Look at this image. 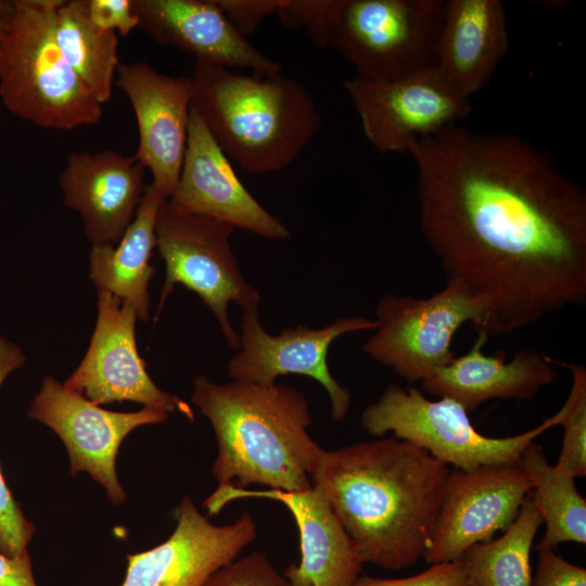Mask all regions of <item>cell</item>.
<instances>
[{"mask_svg":"<svg viewBox=\"0 0 586 586\" xmlns=\"http://www.w3.org/2000/svg\"><path fill=\"white\" fill-rule=\"evenodd\" d=\"M420 227L446 286L509 334L586 303V192L553 158L508 132L453 125L407 146Z\"/></svg>","mask_w":586,"mask_h":586,"instance_id":"obj_1","label":"cell"},{"mask_svg":"<svg viewBox=\"0 0 586 586\" xmlns=\"http://www.w3.org/2000/svg\"><path fill=\"white\" fill-rule=\"evenodd\" d=\"M450 471L426 450L391 436L322 448L310 477L362 564L398 571L424 557Z\"/></svg>","mask_w":586,"mask_h":586,"instance_id":"obj_2","label":"cell"},{"mask_svg":"<svg viewBox=\"0 0 586 586\" xmlns=\"http://www.w3.org/2000/svg\"><path fill=\"white\" fill-rule=\"evenodd\" d=\"M191 402L217 440L212 472L218 485L289 492L313 486L310 474L322 448L307 431L311 415L303 392L244 380L218 384L199 374Z\"/></svg>","mask_w":586,"mask_h":586,"instance_id":"obj_3","label":"cell"},{"mask_svg":"<svg viewBox=\"0 0 586 586\" xmlns=\"http://www.w3.org/2000/svg\"><path fill=\"white\" fill-rule=\"evenodd\" d=\"M192 107L229 160L251 174L292 164L321 127L308 89L280 73L250 75L195 60Z\"/></svg>","mask_w":586,"mask_h":586,"instance_id":"obj_4","label":"cell"},{"mask_svg":"<svg viewBox=\"0 0 586 586\" xmlns=\"http://www.w3.org/2000/svg\"><path fill=\"white\" fill-rule=\"evenodd\" d=\"M0 31V98L36 126L72 130L97 124L102 104L63 58L54 37L59 0H13Z\"/></svg>","mask_w":586,"mask_h":586,"instance_id":"obj_5","label":"cell"},{"mask_svg":"<svg viewBox=\"0 0 586 586\" xmlns=\"http://www.w3.org/2000/svg\"><path fill=\"white\" fill-rule=\"evenodd\" d=\"M562 407L536 428L507 436L489 437L474 429L468 411L456 400L428 399L416 387L388 384L360 415L371 436L388 432L407 441L449 467L472 471L481 466L518 462L523 449L548 429L559 425Z\"/></svg>","mask_w":586,"mask_h":586,"instance_id":"obj_6","label":"cell"},{"mask_svg":"<svg viewBox=\"0 0 586 586\" xmlns=\"http://www.w3.org/2000/svg\"><path fill=\"white\" fill-rule=\"evenodd\" d=\"M235 228L209 217L187 214L162 203L155 221L156 247L165 263V280L155 319L177 284L194 292L216 318L227 346L234 353L239 333L228 306L258 307L260 295L243 277L230 244Z\"/></svg>","mask_w":586,"mask_h":586,"instance_id":"obj_7","label":"cell"},{"mask_svg":"<svg viewBox=\"0 0 586 586\" xmlns=\"http://www.w3.org/2000/svg\"><path fill=\"white\" fill-rule=\"evenodd\" d=\"M445 0H345L329 47L358 77L394 80L435 67Z\"/></svg>","mask_w":586,"mask_h":586,"instance_id":"obj_8","label":"cell"},{"mask_svg":"<svg viewBox=\"0 0 586 586\" xmlns=\"http://www.w3.org/2000/svg\"><path fill=\"white\" fill-rule=\"evenodd\" d=\"M377 328L362 351L410 384L421 382L456 356L455 333L466 322L475 329L479 309L462 294L446 286L426 298L385 294L374 308Z\"/></svg>","mask_w":586,"mask_h":586,"instance_id":"obj_9","label":"cell"},{"mask_svg":"<svg viewBox=\"0 0 586 586\" xmlns=\"http://www.w3.org/2000/svg\"><path fill=\"white\" fill-rule=\"evenodd\" d=\"M364 136L381 153H406L413 139L458 125L472 112L471 99L435 67L394 80L358 76L342 81Z\"/></svg>","mask_w":586,"mask_h":586,"instance_id":"obj_10","label":"cell"},{"mask_svg":"<svg viewBox=\"0 0 586 586\" xmlns=\"http://www.w3.org/2000/svg\"><path fill=\"white\" fill-rule=\"evenodd\" d=\"M28 417L62 440L72 476L88 472L104 487L109 501L120 505L127 498L115 466L120 444L139 426L166 422L168 413L149 407L133 412L106 410L48 375L30 403Z\"/></svg>","mask_w":586,"mask_h":586,"instance_id":"obj_11","label":"cell"},{"mask_svg":"<svg viewBox=\"0 0 586 586\" xmlns=\"http://www.w3.org/2000/svg\"><path fill=\"white\" fill-rule=\"evenodd\" d=\"M375 328L374 319L354 316L339 318L322 328L297 324L283 329L279 334H271L260 322L258 307L243 309L240 346L227 362L228 375L231 380L262 385H273L280 375L309 377L326 390L331 404V418L337 422L346 417L352 396L330 371L329 348L346 333Z\"/></svg>","mask_w":586,"mask_h":586,"instance_id":"obj_12","label":"cell"},{"mask_svg":"<svg viewBox=\"0 0 586 586\" xmlns=\"http://www.w3.org/2000/svg\"><path fill=\"white\" fill-rule=\"evenodd\" d=\"M97 296L98 315L88 349L64 387L97 405L130 400L167 413L179 411L192 421L188 403L161 390L149 375L137 347L138 317L131 304L105 291H98Z\"/></svg>","mask_w":586,"mask_h":586,"instance_id":"obj_13","label":"cell"},{"mask_svg":"<svg viewBox=\"0 0 586 586\" xmlns=\"http://www.w3.org/2000/svg\"><path fill=\"white\" fill-rule=\"evenodd\" d=\"M531 491L532 484L518 462L451 470L423 559L430 565L455 561L473 545L505 532Z\"/></svg>","mask_w":586,"mask_h":586,"instance_id":"obj_14","label":"cell"},{"mask_svg":"<svg viewBox=\"0 0 586 586\" xmlns=\"http://www.w3.org/2000/svg\"><path fill=\"white\" fill-rule=\"evenodd\" d=\"M177 525L162 544L127 556L120 586H205L211 576L238 558L257 536L256 523L244 512L233 523L216 525L189 496L177 511Z\"/></svg>","mask_w":586,"mask_h":586,"instance_id":"obj_15","label":"cell"},{"mask_svg":"<svg viewBox=\"0 0 586 586\" xmlns=\"http://www.w3.org/2000/svg\"><path fill=\"white\" fill-rule=\"evenodd\" d=\"M253 497L281 502L295 520L301 559L298 564L289 565L283 573L292 586H349L358 577L362 562L326 493L318 485L294 492L218 485L203 507L208 515H215L232 500Z\"/></svg>","mask_w":586,"mask_h":586,"instance_id":"obj_16","label":"cell"},{"mask_svg":"<svg viewBox=\"0 0 586 586\" xmlns=\"http://www.w3.org/2000/svg\"><path fill=\"white\" fill-rule=\"evenodd\" d=\"M167 201L180 212L217 219L263 238L291 237L285 224L241 182L230 160L192 106L179 179Z\"/></svg>","mask_w":586,"mask_h":586,"instance_id":"obj_17","label":"cell"},{"mask_svg":"<svg viewBox=\"0 0 586 586\" xmlns=\"http://www.w3.org/2000/svg\"><path fill=\"white\" fill-rule=\"evenodd\" d=\"M115 85L128 98L139 130L136 160L152 174L167 199L179 179L188 138L193 86L190 77H171L148 63H119Z\"/></svg>","mask_w":586,"mask_h":586,"instance_id":"obj_18","label":"cell"},{"mask_svg":"<svg viewBox=\"0 0 586 586\" xmlns=\"http://www.w3.org/2000/svg\"><path fill=\"white\" fill-rule=\"evenodd\" d=\"M145 168L114 150L71 152L58 182L63 204L81 219L91 245H115L132 222L146 188Z\"/></svg>","mask_w":586,"mask_h":586,"instance_id":"obj_19","label":"cell"},{"mask_svg":"<svg viewBox=\"0 0 586 586\" xmlns=\"http://www.w3.org/2000/svg\"><path fill=\"white\" fill-rule=\"evenodd\" d=\"M139 25L162 46H173L227 68L280 73L282 64L259 51L227 18L216 0H132Z\"/></svg>","mask_w":586,"mask_h":586,"instance_id":"obj_20","label":"cell"},{"mask_svg":"<svg viewBox=\"0 0 586 586\" xmlns=\"http://www.w3.org/2000/svg\"><path fill=\"white\" fill-rule=\"evenodd\" d=\"M488 337L477 333L472 347L447 366L420 382L428 394L448 397L468 412L491 399L528 400L551 384L557 372L549 356L533 348H522L506 361L500 352L487 356L482 348Z\"/></svg>","mask_w":586,"mask_h":586,"instance_id":"obj_21","label":"cell"},{"mask_svg":"<svg viewBox=\"0 0 586 586\" xmlns=\"http://www.w3.org/2000/svg\"><path fill=\"white\" fill-rule=\"evenodd\" d=\"M508 42L507 14L499 0H445L435 68L471 99L493 77Z\"/></svg>","mask_w":586,"mask_h":586,"instance_id":"obj_22","label":"cell"},{"mask_svg":"<svg viewBox=\"0 0 586 586\" xmlns=\"http://www.w3.org/2000/svg\"><path fill=\"white\" fill-rule=\"evenodd\" d=\"M167 198L151 182L146 184L138 212L115 244L91 245L89 277L97 291L109 292L133 307L138 320L150 318V281L155 268L150 264L156 247L155 221Z\"/></svg>","mask_w":586,"mask_h":586,"instance_id":"obj_23","label":"cell"},{"mask_svg":"<svg viewBox=\"0 0 586 586\" xmlns=\"http://www.w3.org/2000/svg\"><path fill=\"white\" fill-rule=\"evenodd\" d=\"M54 37L68 66L102 105L113 92L118 62V37L91 20L87 0H59Z\"/></svg>","mask_w":586,"mask_h":586,"instance_id":"obj_24","label":"cell"},{"mask_svg":"<svg viewBox=\"0 0 586 586\" xmlns=\"http://www.w3.org/2000/svg\"><path fill=\"white\" fill-rule=\"evenodd\" d=\"M518 464L532 484L530 496L539 511L545 533L536 548H556L561 543L586 544V500L575 479L548 462L543 447L531 442Z\"/></svg>","mask_w":586,"mask_h":586,"instance_id":"obj_25","label":"cell"},{"mask_svg":"<svg viewBox=\"0 0 586 586\" xmlns=\"http://www.w3.org/2000/svg\"><path fill=\"white\" fill-rule=\"evenodd\" d=\"M542 524L528 495L500 537L473 545L460 558L472 586H531V548Z\"/></svg>","mask_w":586,"mask_h":586,"instance_id":"obj_26","label":"cell"},{"mask_svg":"<svg viewBox=\"0 0 586 586\" xmlns=\"http://www.w3.org/2000/svg\"><path fill=\"white\" fill-rule=\"evenodd\" d=\"M552 365L568 368L572 386L562 405V447L557 464L559 470L575 477L586 476V368L585 366L551 358Z\"/></svg>","mask_w":586,"mask_h":586,"instance_id":"obj_27","label":"cell"},{"mask_svg":"<svg viewBox=\"0 0 586 586\" xmlns=\"http://www.w3.org/2000/svg\"><path fill=\"white\" fill-rule=\"evenodd\" d=\"M26 361L21 346L0 336V387ZM36 528L13 498L0 470V551L9 557L27 552Z\"/></svg>","mask_w":586,"mask_h":586,"instance_id":"obj_28","label":"cell"},{"mask_svg":"<svg viewBox=\"0 0 586 586\" xmlns=\"http://www.w3.org/2000/svg\"><path fill=\"white\" fill-rule=\"evenodd\" d=\"M344 2L345 0H279L275 15L286 28H305L316 46L327 48Z\"/></svg>","mask_w":586,"mask_h":586,"instance_id":"obj_29","label":"cell"},{"mask_svg":"<svg viewBox=\"0 0 586 586\" xmlns=\"http://www.w3.org/2000/svg\"><path fill=\"white\" fill-rule=\"evenodd\" d=\"M205 586H292L260 551L237 558L215 572Z\"/></svg>","mask_w":586,"mask_h":586,"instance_id":"obj_30","label":"cell"},{"mask_svg":"<svg viewBox=\"0 0 586 586\" xmlns=\"http://www.w3.org/2000/svg\"><path fill=\"white\" fill-rule=\"evenodd\" d=\"M349 586H472L460 559L431 564L417 575L403 578L358 576Z\"/></svg>","mask_w":586,"mask_h":586,"instance_id":"obj_31","label":"cell"},{"mask_svg":"<svg viewBox=\"0 0 586 586\" xmlns=\"http://www.w3.org/2000/svg\"><path fill=\"white\" fill-rule=\"evenodd\" d=\"M538 551L537 571L531 586H586V570L575 565L553 548H536Z\"/></svg>","mask_w":586,"mask_h":586,"instance_id":"obj_32","label":"cell"},{"mask_svg":"<svg viewBox=\"0 0 586 586\" xmlns=\"http://www.w3.org/2000/svg\"><path fill=\"white\" fill-rule=\"evenodd\" d=\"M233 27L244 37H249L262 22L275 15L279 0H216Z\"/></svg>","mask_w":586,"mask_h":586,"instance_id":"obj_33","label":"cell"},{"mask_svg":"<svg viewBox=\"0 0 586 586\" xmlns=\"http://www.w3.org/2000/svg\"><path fill=\"white\" fill-rule=\"evenodd\" d=\"M87 7L92 22L101 29L127 36L139 25L132 0H87Z\"/></svg>","mask_w":586,"mask_h":586,"instance_id":"obj_34","label":"cell"},{"mask_svg":"<svg viewBox=\"0 0 586 586\" xmlns=\"http://www.w3.org/2000/svg\"><path fill=\"white\" fill-rule=\"evenodd\" d=\"M0 586H37L28 551L17 557L0 551Z\"/></svg>","mask_w":586,"mask_h":586,"instance_id":"obj_35","label":"cell"},{"mask_svg":"<svg viewBox=\"0 0 586 586\" xmlns=\"http://www.w3.org/2000/svg\"><path fill=\"white\" fill-rule=\"evenodd\" d=\"M13 7L12 1L0 0V31L5 25V22L11 13Z\"/></svg>","mask_w":586,"mask_h":586,"instance_id":"obj_36","label":"cell"}]
</instances>
